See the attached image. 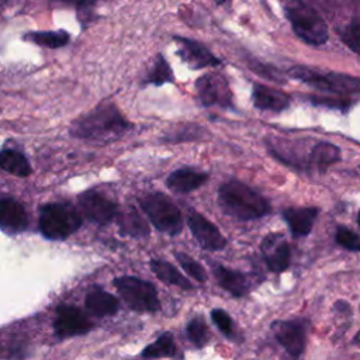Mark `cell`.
<instances>
[{
	"instance_id": "1",
	"label": "cell",
	"mask_w": 360,
	"mask_h": 360,
	"mask_svg": "<svg viewBox=\"0 0 360 360\" xmlns=\"http://www.w3.org/2000/svg\"><path fill=\"white\" fill-rule=\"evenodd\" d=\"M218 205L222 212L238 221H253L270 212L269 201L248 184L231 180L218 188Z\"/></svg>"
},
{
	"instance_id": "2",
	"label": "cell",
	"mask_w": 360,
	"mask_h": 360,
	"mask_svg": "<svg viewBox=\"0 0 360 360\" xmlns=\"http://www.w3.org/2000/svg\"><path fill=\"white\" fill-rule=\"evenodd\" d=\"M131 128L117 107L111 103H104L73 122L70 134L76 138L110 142L120 138Z\"/></svg>"
},
{
	"instance_id": "3",
	"label": "cell",
	"mask_w": 360,
	"mask_h": 360,
	"mask_svg": "<svg viewBox=\"0 0 360 360\" xmlns=\"http://www.w3.org/2000/svg\"><path fill=\"white\" fill-rule=\"evenodd\" d=\"M139 205L158 231L170 236H176L183 231V215L166 194L159 191L148 193L139 198Z\"/></svg>"
},
{
	"instance_id": "4",
	"label": "cell",
	"mask_w": 360,
	"mask_h": 360,
	"mask_svg": "<svg viewBox=\"0 0 360 360\" xmlns=\"http://www.w3.org/2000/svg\"><path fill=\"white\" fill-rule=\"evenodd\" d=\"M38 224L45 238L62 240L80 228L82 217L70 204L51 202L41 208Z\"/></svg>"
},
{
	"instance_id": "5",
	"label": "cell",
	"mask_w": 360,
	"mask_h": 360,
	"mask_svg": "<svg viewBox=\"0 0 360 360\" xmlns=\"http://www.w3.org/2000/svg\"><path fill=\"white\" fill-rule=\"evenodd\" d=\"M288 76L321 91H328L339 96L360 93V77L345 73H323L307 66H292L288 70Z\"/></svg>"
},
{
	"instance_id": "6",
	"label": "cell",
	"mask_w": 360,
	"mask_h": 360,
	"mask_svg": "<svg viewBox=\"0 0 360 360\" xmlns=\"http://www.w3.org/2000/svg\"><path fill=\"white\" fill-rule=\"evenodd\" d=\"M285 17L295 35L308 45H323L329 38V30L321 14L312 7L298 3L284 8Z\"/></svg>"
},
{
	"instance_id": "7",
	"label": "cell",
	"mask_w": 360,
	"mask_h": 360,
	"mask_svg": "<svg viewBox=\"0 0 360 360\" xmlns=\"http://www.w3.org/2000/svg\"><path fill=\"white\" fill-rule=\"evenodd\" d=\"M114 285L128 308L136 312H158L160 301L156 287L139 277L122 276L114 280Z\"/></svg>"
},
{
	"instance_id": "8",
	"label": "cell",
	"mask_w": 360,
	"mask_h": 360,
	"mask_svg": "<svg viewBox=\"0 0 360 360\" xmlns=\"http://www.w3.org/2000/svg\"><path fill=\"white\" fill-rule=\"evenodd\" d=\"M274 339L291 359H298L307 346L309 322L305 318L277 319L270 325Z\"/></svg>"
},
{
	"instance_id": "9",
	"label": "cell",
	"mask_w": 360,
	"mask_h": 360,
	"mask_svg": "<svg viewBox=\"0 0 360 360\" xmlns=\"http://www.w3.org/2000/svg\"><path fill=\"white\" fill-rule=\"evenodd\" d=\"M195 93L200 103L205 107L219 105L229 108L232 105V91L228 80L217 72L207 73L197 79Z\"/></svg>"
},
{
	"instance_id": "10",
	"label": "cell",
	"mask_w": 360,
	"mask_h": 360,
	"mask_svg": "<svg viewBox=\"0 0 360 360\" xmlns=\"http://www.w3.org/2000/svg\"><path fill=\"white\" fill-rule=\"evenodd\" d=\"M79 207L89 221L98 225H105L118 215V205L94 190H87L79 195Z\"/></svg>"
},
{
	"instance_id": "11",
	"label": "cell",
	"mask_w": 360,
	"mask_h": 360,
	"mask_svg": "<svg viewBox=\"0 0 360 360\" xmlns=\"http://www.w3.org/2000/svg\"><path fill=\"white\" fill-rule=\"evenodd\" d=\"M187 225H188L194 239L198 242V245L204 250L217 252V250H222L226 246L225 236L202 214H200L197 211H191L187 215Z\"/></svg>"
},
{
	"instance_id": "12",
	"label": "cell",
	"mask_w": 360,
	"mask_h": 360,
	"mask_svg": "<svg viewBox=\"0 0 360 360\" xmlns=\"http://www.w3.org/2000/svg\"><path fill=\"white\" fill-rule=\"evenodd\" d=\"M260 250L269 270L283 273L290 267L291 249L283 233H269L262 239Z\"/></svg>"
},
{
	"instance_id": "13",
	"label": "cell",
	"mask_w": 360,
	"mask_h": 360,
	"mask_svg": "<svg viewBox=\"0 0 360 360\" xmlns=\"http://www.w3.org/2000/svg\"><path fill=\"white\" fill-rule=\"evenodd\" d=\"M91 322L87 316L73 305H60L56 309V318L53 328L58 336L70 338L76 335H83L91 329Z\"/></svg>"
},
{
	"instance_id": "14",
	"label": "cell",
	"mask_w": 360,
	"mask_h": 360,
	"mask_svg": "<svg viewBox=\"0 0 360 360\" xmlns=\"http://www.w3.org/2000/svg\"><path fill=\"white\" fill-rule=\"evenodd\" d=\"M173 39L179 44L177 55L190 69H202L221 63V60L201 42L184 37H174Z\"/></svg>"
},
{
	"instance_id": "15",
	"label": "cell",
	"mask_w": 360,
	"mask_h": 360,
	"mask_svg": "<svg viewBox=\"0 0 360 360\" xmlns=\"http://www.w3.org/2000/svg\"><path fill=\"white\" fill-rule=\"evenodd\" d=\"M212 273L218 285L232 297H243L255 287V280L248 273L228 269L222 264H215L212 267Z\"/></svg>"
},
{
	"instance_id": "16",
	"label": "cell",
	"mask_w": 360,
	"mask_h": 360,
	"mask_svg": "<svg viewBox=\"0 0 360 360\" xmlns=\"http://www.w3.org/2000/svg\"><path fill=\"white\" fill-rule=\"evenodd\" d=\"M252 101L257 110L280 112L290 105V96L266 84L255 83L252 87Z\"/></svg>"
},
{
	"instance_id": "17",
	"label": "cell",
	"mask_w": 360,
	"mask_h": 360,
	"mask_svg": "<svg viewBox=\"0 0 360 360\" xmlns=\"http://www.w3.org/2000/svg\"><path fill=\"white\" fill-rule=\"evenodd\" d=\"M28 217L21 202L11 197L0 200V228L7 233H18L27 228Z\"/></svg>"
},
{
	"instance_id": "18",
	"label": "cell",
	"mask_w": 360,
	"mask_h": 360,
	"mask_svg": "<svg viewBox=\"0 0 360 360\" xmlns=\"http://www.w3.org/2000/svg\"><path fill=\"white\" fill-rule=\"evenodd\" d=\"M208 180V173L195 170L193 167H180L174 172H172L166 180V186L179 194H187L197 188H200L202 184H205Z\"/></svg>"
},
{
	"instance_id": "19",
	"label": "cell",
	"mask_w": 360,
	"mask_h": 360,
	"mask_svg": "<svg viewBox=\"0 0 360 360\" xmlns=\"http://www.w3.org/2000/svg\"><path fill=\"white\" fill-rule=\"evenodd\" d=\"M319 214L316 207H291L283 211V218L294 236H307Z\"/></svg>"
},
{
	"instance_id": "20",
	"label": "cell",
	"mask_w": 360,
	"mask_h": 360,
	"mask_svg": "<svg viewBox=\"0 0 360 360\" xmlns=\"http://www.w3.org/2000/svg\"><path fill=\"white\" fill-rule=\"evenodd\" d=\"M84 305L86 309L94 316H110L114 315L120 308L118 300L101 288L89 291L84 300Z\"/></svg>"
},
{
	"instance_id": "21",
	"label": "cell",
	"mask_w": 360,
	"mask_h": 360,
	"mask_svg": "<svg viewBox=\"0 0 360 360\" xmlns=\"http://www.w3.org/2000/svg\"><path fill=\"white\" fill-rule=\"evenodd\" d=\"M340 160V149L330 142H318L311 148L308 158V169L325 172L329 166Z\"/></svg>"
},
{
	"instance_id": "22",
	"label": "cell",
	"mask_w": 360,
	"mask_h": 360,
	"mask_svg": "<svg viewBox=\"0 0 360 360\" xmlns=\"http://www.w3.org/2000/svg\"><path fill=\"white\" fill-rule=\"evenodd\" d=\"M149 266H150V270L153 271V274L163 283L180 287L183 290L194 288V285L188 281V278L186 276H183L172 263L159 260V259H152Z\"/></svg>"
},
{
	"instance_id": "23",
	"label": "cell",
	"mask_w": 360,
	"mask_h": 360,
	"mask_svg": "<svg viewBox=\"0 0 360 360\" xmlns=\"http://www.w3.org/2000/svg\"><path fill=\"white\" fill-rule=\"evenodd\" d=\"M117 217L122 235H129L132 238H146L149 235V225L135 208H128Z\"/></svg>"
},
{
	"instance_id": "24",
	"label": "cell",
	"mask_w": 360,
	"mask_h": 360,
	"mask_svg": "<svg viewBox=\"0 0 360 360\" xmlns=\"http://www.w3.org/2000/svg\"><path fill=\"white\" fill-rule=\"evenodd\" d=\"M179 349L176 346L174 338L170 332H163L155 342L148 345L141 356L143 359H163V357H177Z\"/></svg>"
},
{
	"instance_id": "25",
	"label": "cell",
	"mask_w": 360,
	"mask_h": 360,
	"mask_svg": "<svg viewBox=\"0 0 360 360\" xmlns=\"http://www.w3.org/2000/svg\"><path fill=\"white\" fill-rule=\"evenodd\" d=\"M0 167L18 177H27L32 172L27 158L22 153L11 149L0 152Z\"/></svg>"
},
{
	"instance_id": "26",
	"label": "cell",
	"mask_w": 360,
	"mask_h": 360,
	"mask_svg": "<svg viewBox=\"0 0 360 360\" xmlns=\"http://www.w3.org/2000/svg\"><path fill=\"white\" fill-rule=\"evenodd\" d=\"M24 39L46 48H60L69 42V34L65 31H35L25 34Z\"/></svg>"
},
{
	"instance_id": "27",
	"label": "cell",
	"mask_w": 360,
	"mask_h": 360,
	"mask_svg": "<svg viewBox=\"0 0 360 360\" xmlns=\"http://www.w3.org/2000/svg\"><path fill=\"white\" fill-rule=\"evenodd\" d=\"M170 82H173V72L170 69V65L162 55H158L153 62L152 69L149 70V73L145 77V83L162 86V84L170 83Z\"/></svg>"
},
{
	"instance_id": "28",
	"label": "cell",
	"mask_w": 360,
	"mask_h": 360,
	"mask_svg": "<svg viewBox=\"0 0 360 360\" xmlns=\"http://www.w3.org/2000/svg\"><path fill=\"white\" fill-rule=\"evenodd\" d=\"M186 335L188 340L197 346L204 347L210 340V329L202 316H194L186 325Z\"/></svg>"
},
{
	"instance_id": "29",
	"label": "cell",
	"mask_w": 360,
	"mask_h": 360,
	"mask_svg": "<svg viewBox=\"0 0 360 360\" xmlns=\"http://www.w3.org/2000/svg\"><path fill=\"white\" fill-rule=\"evenodd\" d=\"M174 257L176 260L179 262V264L183 267V270L190 276L193 277L194 280H197L198 283H204L207 280V273H205V269L198 263L195 262L190 255L184 253V252H176L174 253Z\"/></svg>"
},
{
	"instance_id": "30",
	"label": "cell",
	"mask_w": 360,
	"mask_h": 360,
	"mask_svg": "<svg viewBox=\"0 0 360 360\" xmlns=\"http://www.w3.org/2000/svg\"><path fill=\"white\" fill-rule=\"evenodd\" d=\"M340 39L356 53L360 55V18H353L340 30Z\"/></svg>"
},
{
	"instance_id": "31",
	"label": "cell",
	"mask_w": 360,
	"mask_h": 360,
	"mask_svg": "<svg viewBox=\"0 0 360 360\" xmlns=\"http://www.w3.org/2000/svg\"><path fill=\"white\" fill-rule=\"evenodd\" d=\"M211 321L218 328V330L228 339H235V325L231 315L222 308H214L211 311Z\"/></svg>"
},
{
	"instance_id": "32",
	"label": "cell",
	"mask_w": 360,
	"mask_h": 360,
	"mask_svg": "<svg viewBox=\"0 0 360 360\" xmlns=\"http://www.w3.org/2000/svg\"><path fill=\"white\" fill-rule=\"evenodd\" d=\"M335 239L338 245H340L343 249L350 252H360V236L352 229L346 226H339L336 229Z\"/></svg>"
},
{
	"instance_id": "33",
	"label": "cell",
	"mask_w": 360,
	"mask_h": 360,
	"mask_svg": "<svg viewBox=\"0 0 360 360\" xmlns=\"http://www.w3.org/2000/svg\"><path fill=\"white\" fill-rule=\"evenodd\" d=\"M308 100L312 104H316V105H323V107H329V108H339V110H347L352 105V100H349V98H332V97L309 96Z\"/></svg>"
},
{
	"instance_id": "34",
	"label": "cell",
	"mask_w": 360,
	"mask_h": 360,
	"mask_svg": "<svg viewBox=\"0 0 360 360\" xmlns=\"http://www.w3.org/2000/svg\"><path fill=\"white\" fill-rule=\"evenodd\" d=\"M249 66H250V69L255 70L257 75L266 76V77L270 79V80H276V82H278V83H284V82H285V80L283 79V75H281L276 68H273V66H267V65L260 63V62H257V60H252V62L249 63Z\"/></svg>"
},
{
	"instance_id": "35",
	"label": "cell",
	"mask_w": 360,
	"mask_h": 360,
	"mask_svg": "<svg viewBox=\"0 0 360 360\" xmlns=\"http://www.w3.org/2000/svg\"><path fill=\"white\" fill-rule=\"evenodd\" d=\"M353 343L360 346V330H359V332L354 335V338H353Z\"/></svg>"
},
{
	"instance_id": "36",
	"label": "cell",
	"mask_w": 360,
	"mask_h": 360,
	"mask_svg": "<svg viewBox=\"0 0 360 360\" xmlns=\"http://www.w3.org/2000/svg\"><path fill=\"white\" fill-rule=\"evenodd\" d=\"M357 224H359V226H360V211H359V214H357Z\"/></svg>"
}]
</instances>
